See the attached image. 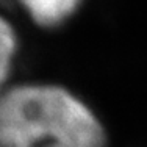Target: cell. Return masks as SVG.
<instances>
[{
    "label": "cell",
    "instance_id": "obj_1",
    "mask_svg": "<svg viewBox=\"0 0 147 147\" xmlns=\"http://www.w3.org/2000/svg\"><path fill=\"white\" fill-rule=\"evenodd\" d=\"M0 147H105V133L69 91L25 85L0 96Z\"/></svg>",
    "mask_w": 147,
    "mask_h": 147
},
{
    "label": "cell",
    "instance_id": "obj_2",
    "mask_svg": "<svg viewBox=\"0 0 147 147\" xmlns=\"http://www.w3.org/2000/svg\"><path fill=\"white\" fill-rule=\"evenodd\" d=\"M20 3L36 24L53 27L75 11L80 0H20Z\"/></svg>",
    "mask_w": 147,
    "mask_h": 147
},
{
    "label": "cell",
    "instance_id": "obj_3",
    "mask_svg": "<svg viewBox=\"0 0 147 147\" xmlns=\"http://www.w3.org/2000/svg\"><path fill=\"white\" fill-rule=\"evenodd\" d=\"M16 52V36L11 25L3 17H0V96H2V86L8 78L11 61Z\"/></svg>",
    "mask_w": 147,
    "mask_h": 147
}]
</instances>
